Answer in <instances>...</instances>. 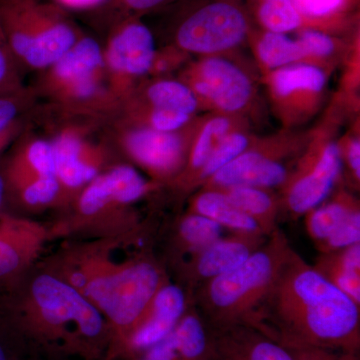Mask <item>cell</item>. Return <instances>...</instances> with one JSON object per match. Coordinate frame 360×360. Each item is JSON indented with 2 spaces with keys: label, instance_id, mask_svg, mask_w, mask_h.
<instances>
[{
  "label": "cell",
  "instance_id": "cell-1",
  "mask_svg": "<svg viewBox=\"0 0 360 360\" xmlns=\"http://www.w3.org/2000/svg\"><path fill=\"white\" fill-rule=\"evenodd\" d=\"M149 229L68 243L49 258V270L85 296L110 324L115 359L161 286L172 276L149 245Z\"/></svg>",
  "mask_w": 360,
  "mask_h": 360
},
{
  "label": "cell",
  "instance_id": "cell-2",
  "mask_svg": "<svg viewBox=\"0 0 360 360\" xmlns=\"http://www.w3.org/2000/svg\"><path fill=\"white\" fill-rule=\"evenodd\" d=\"M251 326L290 349L360 352V307L292 248Z\"/></svg>",
  "mask_w": 360,
  "mask_h": 360
},
{
  "label": "cell",
  "instance_id": "cell-3",
  "mask_svg": "<svg viewBox=\"0 0 360 360\" xmlns=\"http://www.w3.org/2000/svg\"><path fill=\"white\" fill-rule=\"evenodd\" d=\"M4 293L21 328L47 356L110 359V324L85 296L56 274L32 269Z\"/></svg>",
  "mask_w": 360,
  "mask_h": 360
},
{
  "label": "cell",
  "instance_id": "cell-4",
  "mask_svg": "<svg viewBox=\"0 0 360 360\" xmlns=\"http://www.w3.org/2000/svg\"><path fill=\"white\" fill-rule=\"evenodd\" d=\"M292 248L278 227L243 264L194 291L193 305L208 328L251 326Z\"/></svg>",
  "mask_w": 360,
  "mask_h": 360
},
{
  "label": "cell",
  "instance_id": "cell-5",
  "mask_svg": "<svg viewBox=\"0 0 360 360\" xmlns=\"http://www.w3.org/2000/svg\"><path fill=\"white\" fill-rule=\"evenodd\" d=\"M158 186L130 165L106 168L73 200L70 219L52 226L54 236L71 232L108 238L148 229L132 206Z\"/></svg>",
  "mask_w": 360,
  "mask_h": 360
},
{
  "label": "cell",
  "instance_id": "cell-6",
  "mask_svg": "<svg viewBox=\"0 0 360 360\" xmlns=\"http://www.w3.org/2000/svg\"><path fill=\"white\" fill-rule=\"evenodd\" d=\"M65 9L44 0H0V30L16 61L47 70L82 33Z\"/></svg>",
  "mask_w": 360,
  "mask_h": 360
},
{
  "label": "cell",
  "instance_id": "cell-7",
  "mask_svg": "<svg viewBox=\"0 0 360 360\" xmlns=\"http://www.w3.org/2000/svg\"><path fill=\"white\" fill-rule=\"evenodd\" d=\"M342 172L340 143L333 139L315 137L296 160L290 179L278 191L281 219H298L328 200Z\"/></svg>",
  "mask_w": 360,
  "mask_h": 360
},
{
  "label": "cell",
  "instance_id": "cell-8",
  "mask_svg": "<svg viewBox=\"0 0 360 360\" xmlns=\"http://www.w3.org/2000/svg\"><path fill=\"white\" fill-rule=\"evenodd\" d=\"M307 146L292 137L255 139L250 148L207 180L200 188L252 186L279 191L290 179L295 162Z\"/></svg>",
  "mask_w": 360,
  "mask_h": 360
},
{
  "label": "cell",
  "instance_id": "cell-9",
  "mask_svg": "<svg viewBox=\"0 0 360 360\" xmlns=\"http://www.w3.org/2000/svg\"><path fill=\"white\" fill-rule=\"evenodd\" d=\"M182 82L193 90L201 106L221 115H238L255 96L250 75L220 56H203L184 71Z\"/></svg>",
  "mask_w": 360,
  "mask_h": 360
},
{
  "label": "cell",
  "instance_id": "cell-10",
  "mask_svg": "<svg viewBox=\"0 0 360 360\" xmlns=\"http://www.w3.org/2000/svg\"><path fill=\"white\" fill-rule=\"evenodd\" d=\"M248 23L243 11L229 2H213L187 16L175 34L184 53L215 56L245 41Z\"/></svg>",
  "mask_w": 360,
  "mask_h": 360
},
{
  "label": "cell",
  "instance_id": "cell-11",
  "mask_svg": "<svg viewBox=\"0 0 360 360\" xmlns=\"http://www.w3.org/2000/svg\"><path fill=\"white\" fill-rule=\"evenodd\" d=\"M193 123L174 132L136 127L123 136L130 160L158 184H172L186 167L196 127Z\"/></svg>",
  "mask_w": 360,
  "mask_h": 360
},
{
  "label": "cell",
  "instance_id": "cell-12",
  "mask_svg": "<svg viewBox=\"0 0 360 360\" xmlns=\"http://www.w3.org/2000/svg\"><path fill=\"white\" fill-rule=\"evenodd\" d=\"M265 82L278 117L286 125L298 124L321 108L328 73L322 66L297 63L266 72Z\"/></svg>",
  "mask_w": 360,
  "mask_h": 360
},
{
  "label": "cell",
  "instance_id": "cell-13",
  "mask_svg": "<svg viewBox=\"0 0 360 360\" xmlns=\"http://www.w3.org/2000/svg\"><path fill=\"white\" fill-rule=\"evenodd\" d=\"M47 70L49 89L59 98L71 103H87L103 94L106 77L103 49L92 37L80 35Z\"/></svg>",
  "mask_w": 360,
  "mask_h": 360
},
{
  "label": "cell",
  "instance_id": "cell-14",
  "mask_svg": "<svg viewBox=\"0 0 360 360\" xmlns=\"http://www.w3.org/2000/svg\"><path fill=\"white\" fill-rule=\"evenodd\" d=\"M153 32L136 18L118 21L103 49L106 75L111 86L122 92L150 72L156 56Z\"/></svg>",
  "mask_w": 360,
  "mask_h": 360
},
{
  "label": "cell",
  "instance_id": "cell-15",
  "mask_svg": "<svg viewBox=\"0 0 360 360\" xmlns=\"http://www.w3.org/2000/svg\"><path fill=\"white\" fill-rule=\"evenodd\" d=\"M267 238L269 236L257 234L229 232L207 248L175 264L169 269V274L172 271L175 283L193 295L203 284L243 264L264 245Z\"/></svg>",
  "mask_w": 360,
  "mask_h": 360
},
{
  "label": "cell",
  "instance_id": "cell-16",
  "mask_svg": "<svg viewBox=\"0 0 360 360\" xmlns=\"http://www.w3.org/2000/svg\"><path fill=\"white\" fill-rule=\"evenodd\" d=\"M53 229L41 222L0 212V291L14 284L32 269Z\"/></svg>",
  "mask_w": 360,
  "mask_h": 360
},
{
  "label": "cell",
  "instance_id": "cell-17",
  "mask_svg": "<svg viewBox=\"0 0 360 360\" xmlns=\"http://www.w3.org/2000/svg\"><path fill=\"white\" fill-rule=\"evenodd\" d=\"M191 304V293L170 278L158 291L139 326L112 360L129 359L167 338Z\"/></svg>",
  "mask_w": 360,
  "mask_h": 360
},
{
  "label": "cell",
  "instance_id": "cell-18",
  "mask_svg": "<svg viewBox=\"0 0 360 360\" xmlns=\"http://www.w3.org/2000/svg\"><path fill=\"white\" fill-rule=\"evenodd\" d=\"M56 156V172L63 202L77 198L97 175L103 172L104 155L98 148L72 131H63L51 141ZM73 201V200H72Z\"/></svg>",
  "mask_w": 360,
  "mask_h": 360
},
{
  "label": "cell",
  "instance_id": "cell-19",
  "mask_svg": "<svg viewBox=\"0 0 360 360\" xmlns=\"http://www.w3.org/2000/svg\"><path fill=\"white\" fill-rule=\"evenodd\" d=\"M208 328V360H295L290 348L252 326Z\"/></svg>",
  "mask_w": 360,
  "mask_h": 360
},
{
  "label": "cell",
  "instance_id": "cell-20",
  "mask_svg": "<svg viewBox=\"0 0 360 360\" xmlns=\"http://www.w3.org/2000/svg\"><path fill=\"white\" fill-rule=\"evenodd\" d=\"M221 226L196 213L186 212L170 224L163 264L168 272L175 264L224 236Z\"/></svg>",
  "mask_w": 360,
  "mask_h": 360
},
{
  "label": "cell",
  "instance_id": "cell-21",
  "mask_svg": "<svg viewBox=\"0 0 360 360\" xmlns=\"http://www.w3.org/2000/svg\"><path fill=\"white\" fill-rule=\"evenodd\" d=\"M236 120V116L215 113L198 122L186 167L169 186L180 193H191L196 175L205 167L220 142L233 130L241 129L240 122Z\"/></svg>",
  "mask_w": 360,
  "mask_h": 360
},
{
  "label": "cell",
  "instance_id": "cell-22",
  "mask_svg": "<svg viewBox=\"0 0 360 360\" xmlns=\"http://www.w3.org/2000/svg\"><path fill=\"white\" fill-rule=\"evenodd\" d=\"M186 212L196 213L212 220L224 231L231 233L269 236L255 220L241 212L220 189H198L191 196Z\"/></svg>",
  "mask_w": 360,
  "mask_h": 360
},
{
  "label": "cell",
  "instance_id": "cell-23",
  "mask_svg": "<svg viewBox=\"0 0 360 360\" xmlns=\"http://www.w3.org/2000/svg\"><path fill=\"white\" fill-rule=\"evenodd\" d=\"M360 212L359 200L347 189L331 194L304 215L305 229L315 248L335 233L355 213Z\"/></svg>",
  "mask_w": 360,
  "mask_h": 360
},
{
  "label": "cell",
  "instance_id": "cell-24",
  "mask_svg": "<svg viewBox=\"0 0 360 360\" xmlns=\"http://www.w3.org/2000/svg\"><path fill=\"white\" fill-rule=\"evenodd\" d=\"M56 156L51 141L33 139L21 146L4 170L8 187L27 180L56 176Z\"/></svg>",
  "mask_w": 360,
  "mask_h": 360
},
{
  "label": "cell",
  "instance_id": "cell-25",
  "mask_svg": "<svg viewBox=\"0 0 360 360\" xmlns=\"http://www.w3.org/2000/svg\"><path fill=\"white\" fill-rule=\"evenodd\" d=\"M241 212L255 220L266 236L274 233L281 220V201L272 189L232 186L220 189Z\"/></svg>",
  "mask_w": 360,
  "mask_h": 360
},
{
  "label": "cell",
  "instance_id": "cell-26",
  "mask_svg": "<svg viewBox=\"0 0 360 360\" xmlns=\"http://www.w3.org/2000/svg\"><path fill=\"white\" fill-rule=\"evenodd\" d=\"M314 269L360 307V243L319 253Z\"/></svg>",
  "mask_w": 360,
  "mask_h": 360
},
{
  "label": "cell",
  "instance_id": "cell-27",
  "mask_svg": "<svg viewBox=\"0 0 360 360\" xmlns=\"http://www.w3.org/2000/svg\"><path fill=\"white\" fill-rule=\"evenodd\" d=\"M0 360H56L42 352L14 316L0 291Z\"/></svg>",
  "mask_w": 360,
  "mask_h": 360
},
{
  "label": "cell",
  "instance_id": "cell-28",
  "mask_svg": "<svg viewBox=\"0 0 360 360\" xmlns=\"http://www.w3.org/2000/svg\"><path fill=\"white\" fill-rule=\"evenodd\" d=\"M172 338L179 360L210 359V328L193 303L180 319Z\"/></svg>",
  "mask_w": 360,
  "mask_h": 360
},
{
  "label": "cell",
  "instance_id": "cell-29",
  "mask_svg": "<svg viewBox=\"0 0 360 360\" xmlns=\"http://www.w3.org/2000/svg\"><path fill=\"white\" fill-rule=\"evenodd\" d=\"M255 56L266 72L285 66L307 63L304 51L297 39L284 33L266 32L255 42Z\"/></svg>",
  "mask_w": 360,
  "mask_h": 360
},
{
  "label": "cell",
  "instance_id": "cell-30",
  "mask_svg": "<svg viewBox=\"0 0 360 360\" xmlns=\"http://www.w3.org/2000/svg\"><path fill=\"white\" fill-rule=\"evenodd\" d=\"M144 105L195 115L201 104L198 97L182 80L160 79L144 90Z\"/></svg>",
  "mask_w": 360,
  "mask_h": 360
},
{
  "label": "cell",
  "instance_id": "cell-31",
  "mask_svg": "<svg viewBox=\"0 0 360 360\" xmlns=\"http://www.w3.org/2000/svg\"><path fill=\"white\" fill-rule=\"evenodd\" d=\"M255 141V137L246 134L243 129L233 130L227 134L213 151L205 167L201 168L200 172L196 175L191 193L198 191L208 179H212L213 175L250 148Z\"/></svg>",
  "mask_w": 360,
  "mask_h": 360
},
{
  "label": "cell",
  "instance_id": "cell-32",
  "mask_svg": "<svg viewBox=\"0 0 360 360\" xmlns=\"http://www.w3.org/2000/svg\"><path fill=\"white\" fill-rule=\"evenodd\" d=\"M7 189L21 205L32 210H42L63 201V191L56 176L27 180Z\"/></svg>",
  "mask_w": 360,
  "mask_h": 360
},
{
  "label": "cell",
  "instance_id": "cell-33",
  "mask_svg": "<svg viewBox=\"0 0 360 360\" xmlns=\"http://www.w3.org/2000/svg\"><path fill=\"white\" fill-rule=\"evenodd\" d=\"M258 20L266 32L286 33L302 27L303 16L292 0H264L258 8Z\"/></svg>",
  "mask_w": 360,
  "mask_h": 360
},
{
  "label": "cell",
  "instance_id": "cell-34",
  "mask_svg": "<svg viewBox=\"0 0 360 360\" xmlns=\"http://www.w3.org/2000/svg\"><path fill=\"white\" fill-rule=\"evenodd\" d=\"M134 117L139 127L163 132L179 131L191 124L193 120V115L187 113L151 108L144 104L135 110Z\"/></svg>",
  "mask_w": 360,
  "mask_h": 360
},
{
  "label": "cell",
  "instance_id": "cell-35",
  "mask_svg": "<svg viewBox=\"0 0 360 360\" xmlns=\"http://www.w3.org/2000/svg\"><path fill=\"white\" fill-rule=\"evenodd\" d=\"M304 51L307 63L324 68L338 52V44L333 37L316 30H304L296 37Z\"/></svg>",
  "mask_w": 360,
  "mask_h": 360
},
{
  "label": "cell",
  "instance_id": "cell-36",
  "mask_svg": "<svg viewBox=\"0 0 360 360\" xmlns=\"http://www.w3.org/2000/svg\"><path fill=\"white\" fill-rule=\"evenodd\" d=\"M25 103V96L20 90L0 94V146L6 148L15 134Z\"/></svg>",
  "mask_w": 360,
  "mask_h": 360
},
{
  "label": "cell",
  "instance_id": "cell-37",
  "mask_svg": "<svg viewBox=\"0 0 360 360\" xmlns=\"http://www.w3.org/2000/svg\"><path fill=\"white\" fill-rule=\"evenodd\" d=\"M18 90L20 89L16 59L0 30V94H11Z\"/></svg>",
  "mask_w": 360,
  "mask_h": 360
},
{
  "label": "cell",
  "instance_id": "cell-38",
  "mask_svg": "<svg viewBox=\"0 0 360 360\" xmlns=\"http://www.w3.org/2000/svg\"><path fill=\"white\" fill-rule=\"evenodd\" d=\"M342 169H347L354 189L360 184V139L359 135L347 137L340 144Z\"/></svg>",
  "mask_w": 360,
  "mask_h": 360
},
{
  "label": "cell",
  "instance_id": "cell-39",
  "mask_svg": "<svg viewBox=\"0 0 360 360\" xmlns=\"http://www.w3.org/2000/svg\"><path fill=\"white\" fill-rule=\"evenodd\" d=\"M303 18L321 20L340 13L347 0H292Z\"/></svg>",
  "mask_w": 360,
  "mask_h": 360
},
{
  "label": "cell",
  "instance_id": "cell-40",
  "mask_svg": "<svg viewBox=\"0 0 360 360\" xmlns=\"http://www.w3.org/2000/svg\"><path fill=\"white\" fill-rule=\"evenodd\" d=\"M169 0H106L101 7H110L122 13L120 21L134 18V14L146 13L167 4ZM97 8V9H98Z\"/></svg>",
  "mask_w": 360,
  "mask_h": 360
},
{
  "label": "cell",
  "instance_id": "cell-41",
  "mask_svg": "<svg viewBox=\"0 0 360 360\" xmlns=\"http://www.w3.org/2000/svg\"><path fill=\"white\" fill-rule=\"evenodd\" d=\"M295 360H360V352L328 348L303 347L291 349Z\"/></svg>",
  "mask_w": 360,
  "mask_h": 360
},
{
  "label": "cell",
  "instance_id": "cell-42",
  "mask_svg": "<svg viewBox=\"0 0 360 360\" xmlns=\"http://www.w3.org/2000/svg\"><path fill=\"white\" fill-rule=\"evenodd\" d=\"M68 11H91L103 6L106 0H44Z\"/></svg>",
  "mask_w": 360,
  "mask_h": 360
},
{
  "label": "cell",
  "instance_id": "cell-43",
  "mask_svg": "<svg viewBox=\"0 0 360 360\" xmlns=\"http://www.w3.org/2000/svg\"><path fill=\"white\" fill-rule=\"evenodd\" d=\"M8 194L6 175L2 170H0V212H4V205Z\"/></svg>",
  "mask_w": 360,
  "mask_h": 360
},
{
  "label": "cell",
  "instance_id": "cell-44",
  "mask_svg": "<svg viewBox=\"0 0 360 360\" xmlns=\"http://www.w3.org/2000/svg\"><path fill=\"white\" fill-rule=\"evenodd\" d=\"M4 146H0V153H1L2 150H4Z\"/></svg>",
  "mask_w": 360,
  "mask_h": 360
}]
</instances>
